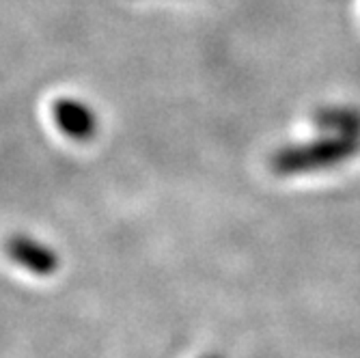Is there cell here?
Listing matches in <instances>:
<instances>
[{"label": "cell", "instance_id": "cell-1", "mask_svg": "<svg viewBox=\"0 0 360 358\" xmlns=\"http://www.w3.org/2000/svg\"><path fill=\"white\" fill-rule=\"evenodd\" d=\"M5 250L13 264H18L22 270L35 276H52L60 268L58 252L50 244L32 236L20 234V236L9 238L5 244Z\"/></svg>", "mask_w": 360, "mask_h": 358}, {"label": "cell", "instance_id": "cell-2", "mask_svg": "<svg viewBox=\"0 0 360 358\" xmlns=\"http://www.w3.org/2000/svg\"><path fill=\"white\" fill-rule=\"evenodd\" d=\"M52 117L60 132L78 143L91 141L97 134L95 110L76 97H60L52 104Z\"/></svg>", "mask_w": 360, "mask_h": 358}]
</instances>
